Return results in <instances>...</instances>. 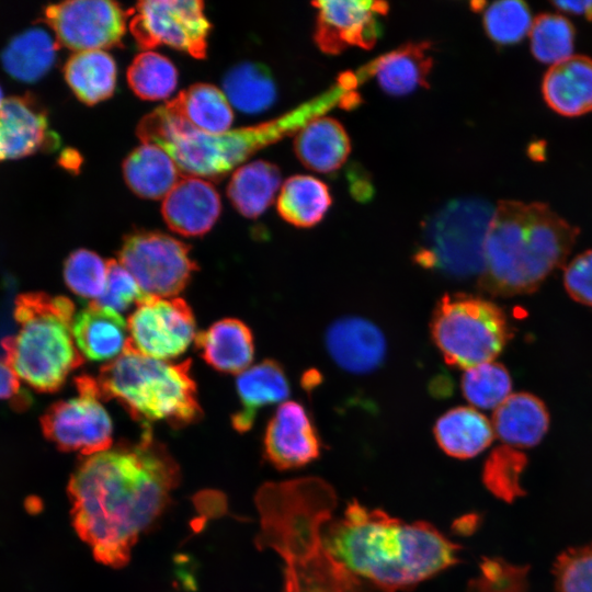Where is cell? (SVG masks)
I'll use <instances>...</instances> for the list:
<instances>
[{"mask_svg":"<svg viewBox=\"0 0 592 592\" xmlns=\"http://www.w3.org/2000/svg\"><path fill=\"white\" fill-rule=\"evenodd\" d=\"M179 482V465L149 430L137 443L86 456L67 487L75 531L99 562L121 568Z\"/></svg>","mask_w":592,"mask_h":592,"instance_id":"1","label":"cell"},{"mask_svg":"<svg viewBox=\"0 0 592 592\" xmlns=\"http://www.w3.org/2000/svg\"><path fill=\"white\" fill-rule=\"evenodd\" d=\"M322 539L350 572L385 592L408 590L453 567L462 549L426 521L403 522L357 500L325 524Z\"/></svg>","mask_w":592,"mask_h":592,"instance_id":"2","label":"cell"},{"mask_svg":"<svg viewBox=\"0 0 592 592\" xmlns=\"http://www.w3.org/2000/svg\"><path fill=\"white\" fill-rule=\"evenodd\" d=\"M333 487L304 477L260 487L258 548L274 550L284 562V592H385L350 572L327 549L325 524L337 506Z\"/></svg>","mask_w":592,"mask_h":592,"instance_id":"3","label":"cell"},{"mask_svg":"<svg viewBox=\"0 0 592 592\" xmlns=\"http://www.w3.org/2000/svg\"><path fill=\"white\" fill-rule=\"evenodd\" d=\"M578 235L544 203H498L485 240L479 288L505 297L535 292L565 263Z\"/></svg>","mask_w":592,"mask_h":592,"instance_id":"4","label":"cell"},{"mask_svg":"<svg viewBox=\"0 0 592 592\" xmlns=\"http://www.w3.org/2000/svg\"><path fill=\"white\" fill-rule=\"evenodd\" d=\"M343 91L334 86L276 118L220 134L190 128L161 105L139 121L136 134L144 144L162 148L181 173L219 180L260 149L296 134L319 114L333 106L343 107Z\"/></svg>","mask_w":592,"mask_h":592,"instance_id":"5","label":"cell"},{"mask_svg":"<svg viewBox=\"0 0 592 592\" xmlns=\"http://www.w3.org/2000/svg\"><path fill=\"white\" fill-rule=\"evenodd\" d=\"M73 318L75 305L62 296L27 293L15 299L18 330L2 345L20 380L38 391H55L82 364L72 335Z\"/></svg>","mask_w":592,"mask_h":592,"instance_id":"6","label":"cell"},{"mask_svg":"<svg viewBox=\"0 0 592 592\" xmlns=\"http://www.w3.org/2000/svg\"><path fill=\"white\" fill-rule=\"evenodd\" d=\"M94 380L101 400L115 399L145 426L159 421L184 426L202 414L191 361L156 360L126 346Z\"/></svg>","mask_w":592,"mask_h":592,"instance_id":"7","label":"cell"},{"mask_svg":"<svg viewBox=\"0 0 592 592\" xmlns=\"http://www.w3.org/2000/svg\"><path fill=\"white\" fill-rule=\"evenodd\" d=\"M511 333L509 320L498 305L468 294H444L430 321L432 341L444 362L458 368L493 362Z\"/></svg>","mask_w":592,"mask_h":592,"instance_id":"8","label":"cell"},{"mask_svg":"<svg viewBox=\"0 0 592 592\" xmlns=\"http://www.w3.org/2000/svg\"><path fill=\"white\" fill-rule=\"evenodd\" d=\"M493 212L488 202L477 197L446 203L426 219L413 261L447 277H479Z\"/></svg>","mask_w":592,"mask_h":592,"instance_id":"9","label":"cell"},{"mask_svg":"<svg viewBox=\"0 0 592 592\" xmlns=\"http://www.w3.org/2000/svg\"><path fill=\"white\" fill-rule=\"evenodd\" d=\"M117 261L133 275L145 295L162 298L182 292L197 270L186 243L155 230L128 234Z\"/></svg>","mask_w":592,"mask_h":592,"instance_id":"10","label":"cell"},{"mask_svg":"<svg viewBox=\"0 0 592 592\" xmlns=\"http://www.w3.org/2000/svg\"><path fill=\"white\" fill-rule=\"evenodd\" d=\"M129 31L141 49L167 45L197 59L212 29L200 0H146L129 10Z\"/></svg>","mask_w":592,"mask_h":592,"instance_id":"11","label":"cell"},{"mask_svg":"<svg viewBox=\"0 0 592 592\" xmlns=\"http://www.w3.org/2000/svg\"><path fill=\"white\" fill-rule=\"evenodd\" d=\"M78 395L60 400L42 417L44 435L59 449L93 455L112 447L113 425L96 388L94 377L76 378Z\"/></svg>","mask_w":592,"mask_h":592,"instance_id":"12","label":"cell"},{"mask_svg":"<svg viewBox=\"0 0 592 592\" xmlns=\"http://www.w3.org/2000/svg\"><path fill=\"white\" fill-rule=\"evenodd\" d=\"M127 16L129 10L115 1L75 0L47 5L42 21L58 44L78 53L121 46Z\"/></svg>","mask_w":592,"mask_h":592,"instance_id":"13","label":"cell"},{"mask_svg":"<svg viewBox=\"0 0 592 592\" xmlns=\"http://www.w3.org/2000/svg\"><path fill=\"white\" fill-rule=\"evenodd\" d=\"M127 348L161 361L181 355L196 337L195 319L182 298L146 296L127 321Z\"/></svg>","mask_w":592,"mask_h":592,"instance_id":"14","label":"cell"},{"mask_svg":"<svg viewBox=\"0 0 592 592\" xmlns=\"http://www.w3.org/2000/svg\"><path fill=\"white\" fill-rule=\"evenodd\" d=\"M311 4L317 9L314 41L328 55L350 47L373 48L382 35V18L389 11L384 1L329 0Z\"/></svg>","mask_w":592,"mask_h":592,"instance_id":"15","label":"cell"},{"mask_svg":"<svg viewBox=\"0 0 592 592\" xmlns=\"http://www.w3.org/2000/svg\"><path fill=\"white\" fill-rule=\"evenodd\" d=\"M263 449L267 462L280 470L301 468L320 456L321 439L301 403L280 405L266 425Z\"/></svg>","mask_w":592,"mask_h":592,"instance_id":"16","label":"cell"},{"mask_svg":"<svg viewBox=\"0 0 592 592\" xmlns=\"http://www.w3.org/2000/svg\"><path fill=\"white\" fill-rule=\"evenodd\" d=\"M59 144L45 109L32 95L4 99L0 107V161L24 158Z\"/></svg>","mask_w":592,"mask_h":592,"instance_id":"17","label":"cell"},{"mask_svg":"<svg viewBox=\"0 0 592 592\" xmlns=\"http://www.w3.org/2000/svg\"><path fill=\"white\" fill-rule=\"evenodd\" d=\"M325 345L341 369L357 375L380 367L387 353L383 331L360 316H344L334 320L325 333Z\"/></svg>","mask_w":592,"mask_h":592,"instance_id":"18","label":"cell"},{"mask_svg":"<svg viewBox=\"0 0 592 592\" xmlns=\"http://www.w3.org/2000/svg\"><path fill=\"white\" fill-rule=\"evenodd\" d=\"M221 210L217 190L206 180L183 177L164 196L161 213L168 227L185 237L212 229Z\"/></svg>","mask_w":592,"mask_h":592,"instance_id":"19","label":"cell"},{"mask_svg":"<svg viewBox=\"0 0 592 592\" xmlns=\"http://www.w3.org/2000/svg\"><path fill=\"white\" fill-rule=\"evenodd\" d=\"M540 90L547 106L561 116L578 117L592 112V58L573 55L550 66Z\"/></svg>","mask_w":592,"mask_h":592,"instance_id":"20","label":"cell"},{"mask_svg":"<svg viewBox=\"0 0 592 592\" xmlns=\"http://www.w3.org/2000/svg\"><path fill=\"white\" fill-rule=\"evenodd\" d=\"M432 47L429 42H410L382 55L366 65L369 76L387 94L407 95L418 88H428L433 68Z\"/></svg>","mask_w":592,"mask_h":592,"instance_id":"21","label":"cell"},{"mask_svg":"<svg viewBox=\"0 0 592 592\" xmlns=\"http://www.w3.org/2000/svg\"><path fill=\"white\" fill-rule=\"evenodd\" d=\"M549 412L542 399L530 392L511 394L492 414L494 435L514 448L540 443L549 429Z\"/></svg>","mask_w":592,"mask_h":592,"instance_id":"22","label":"cell"},{"mask_svg":"<svg viewBox=\"0 0 592 592\" xmlns=\"http://www.w3.org/2000/svg\"><path fill=\"white\" fill-rule=\"evenodd\" d=\"M72 335L81 355L91 361L119 356L128 342L127 323L122 316L93 301L75 315Z\"/></svg>","mask_w":592,"mask_h":592,"instance_id":"23","label":"cell"},{"mask_svg":"<svg viewBox=\"0 0 592 592\" xmlns=\"http://www.w3.org/2000/svg\"><path fill=\"white\" fill-rule=\"evenodd\" d=\"M241 408L231 418L239 432L251 429L259 409L286 400L289 382L283 366L274 360H264L239 374L236 382Z\"/></svg>","mask_w":592,"mask_h":592,"instance_id":"24","label":"cell"},{"mask_svg":"<svg viewBox=\"0 0 592 592\" xmlns=\"http://www.w3.org/2000/svg\"><path fill=\"white\" fill-rule=\"evenodd\" d=\"M294 151L306 168L329 173L344 164L351 152V141L339 121L319 116L296 133Z\"/></svg>","mask_w":592,"mask_h":592,"instance_id":"25","label":"cell"},{"mask_svg":"<svg viewBox=\"0 0 592 592\" xmlns=\"http://www.w3.org/2000/svg\"><path fill=\"white\" fill-rule=\"evenodd\" d=\"M196 348L206 363L224 373H242L253 360L251 330L234 318L221 319L195 337Z\"/></svg>","mask_w":592,"mask_h":592,"instance_id":"26","label":"cell"},{"mask_svg":"<svg viewBox=\"0 0 592 592\" xmlns=\"http://www.w3.org/2000/svg\"><path fill=\"white\" fill-rule=\"evenodd\" d=\"M433 434L440 448L448 456L469 459L490 446L494 439L491 421L471 407H455L435 422Z\"/></svg>","mask_w":592,"mask_h":592,"instance_id":"27","label":"cell"},{"mask_svg":"<svg viewBox=\"0 0 592 592\" xmlns=\"http://www.w3.org/2000/svg\"><path fill=\"white\" fill-rule=\"evenodd\" d=\"M190 128L207 134L229 130L234 113L225 93L209 83H195L162 105Z\"/></svg>","mask_w":592,"mask_h":592,"instance_id":"28","label":"cell"},{"mask_svg":"<svg viewBox=\"0 0 592 592\" xmlns=\"http://www.w3.org/2000/svg\"><path fill=\"white\" fill-rule=\"evenodd\" d=\"M58 45L46 30L33 26L10 39L0 54V61L11 78L33 83L54 66Z\"/></svg>","mask_w":592,"mask_h":592,"instance_id":"29","label":"cell"},{"mask_svg":"<svg viewBox=\"0 0 592 592\" xmlns=\"http://www.w3.org/2000/svg\"><path fill=\"white\" fill-rule=\"evenodd\" d=\"M180 173L173 159L151 144L135 148L123 162L127 186L143 198H164L181 179Z\"/></svg>","mask_w":592,"mask_h":592,"instance_id":"30","label":"cell"},{"mask_svg":"<svg viewBox=\"0 0 592 592\" xmlns=\"http://www.w3.org/2000/svg\"><path fill=\"white\" fill-rule=\"evenodd\" d=\"M65 80L79 101L94 105L111 98L116 88L117 68L104 50L71 55L64 66Z\"/></svg>","mask_w":592,"mask_h":592,"instance_id":"31","label":"cell"},{"mask_svg":"<svg viewBox=\"0 0 592 592\" xmlns=\"http://www.w3.org/2000/svg\"><path fill=\"white\" fill-rule=\"evenodd\" d=\"M280 184L277 166L255 160L235 170L227 186V196L242 216L257 218L271 205Z\"/></svg>","mask_w":592,"mask_h":592,"instance_id":"32","label":"cell"},{"mask_svg":"<svg viewBox=\"0 0 592 592\" xmlns=\"http://www.w3.org/2000/svg\"><path fill=\"white\" fill-rule=\"evenodd\" d=\"M332 203L328 185L311 175H293L280 190L276 201L280 216L298 228L319 224Z\"/></svg>","mask_w":592,"mask_h":592,"instance_id":"33","label":"cell"},{"mask_svg":"<svg viewBox=\"0 0 592 592\" xmlns=\"http://www.w3.org/2000/svg\"><path fill=\"white\" fill-rule=\"evenodd\" d=\"M225 95L239 111L257 114L276 99V86L270 70L259 62H242L230 69L223 81Z\"/></svg>","mask_w":592,"mask_h":592,"instance_id":"34","label":"cell"},{"mask_svg":"<svg viewBox=\"0 0 592 592\" xmlns=\"http://www.w3.org/2000/svg\"><path fill=\"white\" fill-rule=\"evenodd\" d=\"M527 463L526 455L520 449L504 444L497 446L483 463L482 483L497 499L512 503L526 492L522 477Z\"/></svg>","mask_w":592,"mask_h":592,"instance_id":"35","label":"cell"},{"mask_svg":"<svg viewBox=\"0 0 592 592\" xmlns=\"http://www.w3.org/2000/svg\"><path fill=\"white\" fill-rule=\"evenodd\" d=\"M528 37L531 53L539 62L553 66L573 56L576 30L563 14L546 12L537 15Z\"/></svg>","mask_w":592,"mask_h":592,"instance_id":"36","label":"cell"},{"mask_svg":"<svg viewBox=\"0 0 592 592\" xmlns=\"http://www.w3.org/2000/svg\"><path fill=\"white\" fill-rule=\"evenodd\" d=\"M127 82L143 100L157 101L171 95L178 83L172 61L155 52L138 54L127 69Z\"/></svg>","mask_w":592,"mask_h":592,"instance_id":"37","label":"cell"},{"mask_svg":"<svg viewBox=\"0 0 592 592\" xmlns=\"http://www.w3.org/2000/svg\"><path fill=\"white\" fill-rule=\"evenodd\" d=\"M460 389L474 407L496 409L511 395L512 380L508 369L493 361L467 368Z\"/></svg>","mask_w":592,"mask_h":592,"instance_id":"38","label":"cell"},{"mask_svg":"<svg viewBox=\"0 0 592 592\" xmlns=\"http://www.w3.org/2000/svg\"><path fill=\"white\" fill-rule=\"evenodd\" d=\"M533 21L530 7L521 0L496 1L483 8L485 32L501 46L517 44L528 36Z\"/></svg>","mask_w":592,"mask_h":592,"instance_id":"39","label":"cell"},{"mask_svg":"<svg viewBox=\"0 0 592 592\" xmlns=\"http://www.w3.org/2000/svg\"><path fill=\"white\" fill-rule=\"evenodd\" d=\"M106 277L107 262L93 251L78 249L65 261V283L79 297L98 300L104 292Z\"/></svg>","mask_w":592,"mask_h":592,"instance_id":"40","label":"cell"},{"mask_svg":"<svg viewBox=\"0 0 592 592\" xmlns=\"http://www.w3.org/2000/svg\"><path fill=\"white\" fill-rule=\"evenodd\" d=\"M530 567L499 557H485L477 576L469 580L468 592H527Z\"/></svg>","mask_w":592,"mask_h":592,"instance_id":"41","label":"cell"},{"mask_svg":"<svg viewBox=\"0 0 592 592\" xmlns=\"http://www.w3.org/2000/svg\"><path fill=\"white\" fill-rule=\"evenodd\" d=\"M553 573L557 592H592V544L559 554Z\"/></svg>","mask_w":592,"mask_h":592,"instance_id":"42","label":"cell"},{"mask_svg":"<svg viewBox=\"0 0 592 592\" xmlns=\"http://www.w3.org/2000/svg\"><path fill=\"white\" fill-rule=\"evenodd\" d=\"M146 296L133 275L118 261L110 260L104 292L93 303L119 312L132 304L137 305Z\"/></svg>","mask_w":592,"mask_h":592,"instance_id":"43","label":"cell"},{"mask_svg":"<svg viewBox=\"0 0 592 592\" xmlns=\"http://www.w3.org/2000/svg\"><path fill=\"white\" fill-rule=\"evenodd\" d=\"M562 281L574 301L592 307V249L579 253L566 265Z\"/></svg>","mask_w":592,"mask_h":592,"instance_id":"44","label":"cell"},{"mask_svg":"<svg viewBox=\"0 0 592 592\" xmlns=\"http://www.w3.org/2000/svg\"><path fill=\"white\" fill-rule=\"evenodd\" d=\"M20 394L19 377L5 360H0V399H11Z\"/></svg>","mask_w":592,"mask_h":592,"instance_id":"45","label":"cell"},{"mask_svg":"<svg viewBox=\"0 0 592 592\" xmlns=\"http://www.w3.org/2000/svg\"><path fill=\"white\" fill-rule=\"evenodd\" d=\"M551 4L563 13L579 15L592 21V0L583 1H553Z\"/></svg>","mask_w":592,"mask_h":592,"instance_id":"46","label":"cell"},{"mask_svg":"<svg viewBox=\"0 0 592 592\" xmlns=\"http://www.w3.org/2000/svg\"><path fill=\"white\" fill-rule=\"evenodd\" d=\"M3 101H4V99H3V92H2V89H1V87H0V107H1V105H2V103H3Z\"/></svg>","mask_w":592,"mask_h":592,"instance_id":"47","label":"cell"}]
</instances>
